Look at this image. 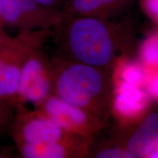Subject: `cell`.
<instances>
[{
	"mask_svg": "<svg viewBox=\"0 0 158 158\" xmlns=\"http://www.w3.org/2000/svg\"><path fill=\"white\" fill-rule=\"evenodd\" d=\"M52 29L19 31L0 44V100L18 107L17 90L21 69L28 57L43 48Z\"/></svg>",
	"mask_w": 158,
	"mask_h": 158,
	"instance_id": "1",
	"label": "cell"
},
{
	"mask_svg": "<svg viewBox=\"0 0 158 158\" xmlns=\"http://www.w3.org/2000/svg\"><path fill=\"white\" fill-rule=\"evenodd\" d=\"M53 65V94L82 109L96 103L102 89L101 74L96 68L84 63Z\"/></svg>",
	"mask_w": 158,
	"mask_h": 158,
	"instance_id": "2",
	"label": "cell"
},
{
	"mask_svg": "<svg viewBox=\"0 0 158 158\" xmlns=\"http://www.w3.org/2000/svg\"><path fill=\"white\" fill-rule=\"evenodd\" d=\"M69 48L78 62L94 68L103 66L112 56V44L107 25L100 19L79 16L68 27Z\"/></svg>",
	"mask_w": 158,
	"mask_h": 158,
	"instance_id": "3",
	"label": "cell"
},
{
	"mask_svg": "<svg viewBox=\"0 0 158 158\" xmlns=\"http://www.w3.org/2000/svg\"><path fill=\"white\" fill-rule=\"evenodd\" d=\"M53 94V65L43 48L26 60L20 75L17 90V108L25 102L35 107Z\"/></svg>",
	"mask_w": 158,
	"mask_h": 158,
	"instance_id": "4",
	"label": "cell"
},
{
	"mask_svg": "<svg viewBox=\"0 0 158 158\" xmlns=\"http://www.w3.org/2000/svg\"><path fill=\"white\" fill-rule=\"evenodd\" d=\"M4 24L21 30L52 29L60 25L62 15L56 8L34 0H2Z\"/></svg>",
	"mask_w": 158,
	"mask_h": 158,
	"instance_id": "5",
	"label": "cell"
},
{
	"mask_svg": "<svg viewBox=\"0 0 158 158\" xmlns=\"http://www.w3.org/2000/svg\"><path fill=\"white\" fill-rule=\"evenodd\" d=\"M16 147L38 145L64 139L71 135L37 110L19 108L10 124Z\"/></svg>",
	"mask_w": 158,
	"mask_h": 158,
	"instance_id": "6",
	"label": "cell"
},
{
	"mask_svg": "<svg viewBox=\"0 0 158 158\" xmlns=\"http://www.w3.org/2000/svg\"><path fill=\"white\" fill-rule=\"evenodd\" d=\"M35 108L39 114L68 133L85 135L94 128V122L85 110L64 101L54 94H51Z\"/></svg>",
	"mask_w": 158,
	"mask_h": 158,
	"instance_id": "7",
	"label": "cell"
},
{
	"mask_svg": "<svg viewBox=\"0 0 158 158\" xmlns=\"http://www.w3.org/2000/svg\"><path fill=\"white\" fill-rule=\"evenodd\" d=\"M127 148L135 157H149L158 149V113L147 116L130 138Z\"/></svg>",
	"mask_w": 158,
	"mask_h": 158,
	"instance_id": "8",
	"label": "cell"
},
{
	"mask_svg": "<svg viewBox=\"0 0 158 158\" xmlns=\"http://www.w3.org/2000/svg\"><path fill=\"white\" fill-rule=\"evenodd\" d=\"M73 135H76L58 141L17 148L21 157L24 158H64L72 155L76 148Z\"/></svg>",
	"mask_w": 158,
	"mask_h": 158,
	"instance_id": "9",
	"label": "cell"
},
{
	"mask_svg": "<svg viewBox=\"0 0 158 158\" xmlns=\"http://www.w3.org/2000/svg\"><path fill=\"white\" fill-rule=\"evenodd\" d=\"M138 86L123 83L116 100V108L125 116L133 115L143 110L147 105V97Z\"/></svg>",
	"mask_w": 158,
	"mask_h": 158,
	"instance_id": "10",
	"label": "cell"
},
{
	"mask_svg": "<svg viewBox=\"0 0 158 158\" xmlns=\"http://www.w3.org/2000/svg\"><path fill=\"white\" fill-rule=\"evenodd\" d=\"M123 0H70L69 7L80 16L95 17Z\"/></svg>",
	"mask_w": 158,
	"mask_h": 158,
	"instance_id": "11",
	"label": "cell"
},
{
	"mask_svg": "<svg viewBox=\"0 0 158 158\" xmlns=\"http://www.w3.org/2000/svg\"><path fill=\"white\" fill-rule=\"evenodd\" d=\"M141 53L144 62L158 64V34L152 35L144 42Z\"/></svg>",
	"mask_w": 158,
	"mask_h": 158,
	"instance_id": "12",
	"label": "cell"
},
{
	"mask_svg": "<svg viewBox=\"0 0 158 158\" xmlns=\"http://www.w3.org/2000/svg\"><path fill=\"white\" fill-rule=\"evenodd\" d=\"M123 83L139 86L143 80V72L139 66L136 64H129L122 72Z\"/></svg>",
	"mask_w": 158,
	"mask_h": 158,
	"instance_id": "13",
	"label": "cell"
},
{
	"mask_svg": "<svg viewBox=\"0 0 158 158\" xmlns=\"http://www.w3.org/2000/svg\"><path fill=\"white\" fill-rule=\"evenodd\" d=\"M13 117L12 106L0 100V131L10 126Z\"/></svg>",
	"mask_w": 158,
	"mask_h": 158,
	"instance_id": "14",
	"label": "cell"
},
{
	"mask_svg": "<svg viewBox=\"0 0 158 158\" xmlns=\"http://www.w3.org/2000/svg\"><path fill=\"white\" fill-rule=\"evenodd\" d=\"M96 157L98 158H128L134 157L133 155L129 151L123 149H106L99 152Z\"/></svg>",
	"mask_w": 158,
	"mask_h": 158,
	"instance_id": "15",
	"label": "cell"
},
{
	"mask_svg": "<svg viewBox=\"0 0 158 158\" xmlns=\"http://www.w3.org/2000/svg\"><path fill=\"white\" fill-rule=\"evenodd\" d=\"M143 6L150 15L158 18V0H144Z\"/></svg>",
	"mask_w": 158,
	"mask_h": 158,
	"instance_id": "16",
	"label": "cell"
},
{
	"mask_svg": "<svg viewBox=\"0 0 158 158\" xmlns=\"http://www.w3.org/2000/svg\"><path fill=\"white\" fill-rule=\"evenodd\" d=\"M34 1L40 5L45 6V7L56 8V6L62 3L64 0H34Z\"/></svg>",
	"mask_w": 158,
	"mask_h": 158,
	"instance_id": "17",
	"label": "cell"
},
{
	"mask_svg": "<svg viewBox=\"0 0 158 158\" xmlns=\"http://www.w3.org/2000/svg\"><path fill=\"white\" fill-rule=\"evenodd\" d=\"M149 92L155 98H158V75L149 85Z\"/></svg>",
	"mask_w": 158,
	"mask_h": 158,
	"instance_id": "18",
	"label": "cell"
},
{
	"mask_svg": "<svg viewBox=\"0 0 158 158\" xmlns=\"http://www.w3.org/2000/svg\"><path fill=\"white\" fill-rule=\"evenodd\" d=\"M11 150L10 149L7 147H0V158H7V157H11L12 156Z\"/></svg>",
	"mask_w": 158,
	"mask_h": 158,
	"instance_id": "19",
	"label": "cell"
},
{
	"mask_svg": "<svg viewBox=\"0 0 158 158\" xmlns=\"http://www.w3.org/2000/svg\"><path fill=\"white\" fill-rule=\"evenodd\" d=\"M8 37L9 35L3 30L2 26L0 25V44H1L2 43H3Z\"/></svg>",
	"mask_w": 158,
	"mask_h": 158,
	"instance_id": "20",
	"label": "cell"
},
{
	"mask_svg": "<svg viewBox=\"0 0 158 158\" xmlns=\"http://www.w3.org/2000/svg\"><path fill=\"white\" fill-rule=\"evenodd\" d=\"M0 25H4L2 19V0H0Z\"/></svg>",
	"mask_w": 158,
	"mask_h": 158,
	"instance_id": "21",
	"label": "cell"
},
{
	"mask_svg": "<svg viewBox=\"0 0 158 158\" xmlns=\"http://www.w3.org/2000/svg\"><path fill=\"white\" fill-rule=\"evenodd\" d=\"M149 157H152V158H158V149H156L155 152H153L149 156Z\"/></svg>",
	"mask_w": 158,
	"mask_h": 158,
	"instance_id": "22",
	"label": "cell"
}]
</instances>
